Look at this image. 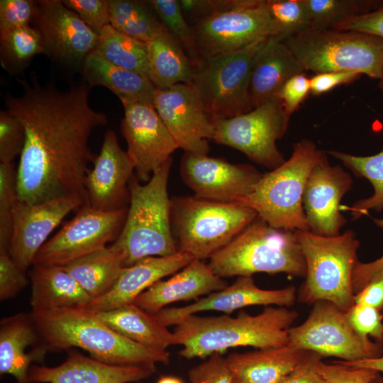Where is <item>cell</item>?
Returning <instances> with one entry per match:
<instances>
[{"instance_id":"6da1fadb","label":"cell","mask_w":383,"mask_h":383,"mask_svg":"<svg viewBox=\"0 0 383 383\" xmlns=\"http://www.w3.org/2000/svg\"><path fill=\"white\" fill-rule=\"evenodd\" d=\"M18 81L23 93L5 99L6 110L26 133L17 169L18 199L39 203L76 194L88 204L85 179L96 156L89 140L96 128L107 123L106 114L89 104L91 87L60 90L35 78Z\"/></svg>"},{"instance_id":"7a4b0ae2","label":"cell","mask_w":383,"mask_h":383,"mask_svg":"<svg viewBox=\"0 0 383 383\" xmlns=\"http://www.w3.org/2000/svg\"><path fill=\"white\" fill-rule=\"evenodd\" d=\"M298 313L284 306H266L251 315L243 311L233 317L189 316L174 326L179 355L186 359L204 358L228 348L250 346L257 349L288 345V331Z\"/></svg>"},{"instance_id":"3957f363","label":"cell","mask_w":383,"mask_h":383,"mask_svg":"<svg viewBox=\"0 0 383 383\" xmlns=\"http://www.w3.org/2000/svg\"><path fill=\"white\" fill-rule=\"evenodd\" d=\"M30 314L48 352L76 347L98 360L121 366L167 365L170 362L167 350L145 347L126 338L86 307L31 311Z\"/></svg>"},{"instance_id":"277c9868","label":"cell","mask_w":383,"mask_h":383,"mask_svg":"<svg viewBox=\"0 0 383 383\" xmlns=\"http://www.w3.org/2000/svg\"><path fill=\"white\" fill-rule=\"evenodd\" d=\"M172 158L158 168L145 184L133 176L129 182L130 202L121 231L112 243L125 257L126 267L139 260L176 253L171 228L172 202L167 184Z\"/></svg>"},{"instance_id":"5b68a950","label":"cell","mask_w":383,"mask_h":383,"mask_svg":"<svg viewBox=\"0 0 383 383\" xmlns=\"http://www.w3.org/2000/svg\"><path fill=\"white\" fill-rule=\"evenodd\" d=\"M209 265L222 278L260 272L305 277L306 270L296 231L274 228L258 216Z\"/></svg>"},{"instance_id":"8992f818","label":"cell","mask_w":383,"mask_h":383,"mask_svg":"<svg viewBox=\"0 0 383 383\" xmlns=\"http://www.w3.org/2000/svg\"><path fill=\"white\" fill-rule=\"evenodd\" d=\"M326 155L311 140L297 142L290 158L262 174L252 192L237 203L254 210L274 228L310 231L303 207L304 192L311 171Z\"/></svg>"},{"instance_id":"52a82bcc","label":"cell","mask_w":383,"mask_h":383,"mask_svg":"<svg viewBox=\"0 0 383 383\" xmlns=\"http://www.w3.org/2000/svg\"><path fill=\"white\" fill-rule=\"evenodd\" d=\"M296 232L306 267L299 301L313 305L327 301L346 312L355 304L352 275L360 246L355 233L348 230L335 236H323Z\"/></svg>"},{"instance_id":"ba28073f","label":"cell","mask_w":383,"mask_h":383,"mask_svg":"<svg viewBox=\"0 0 383 383\" xmlns=\"http://www.w3.org/2000/svg\"><path fill=\"white\" fill-rule=\"evenodd\" d=\"M171 220L178 251L194 260L211 258L257 217L252 209L196 196L171 199Z\"/></svg>"},{"instance_id":"9c48e42d","label":"cell","mask_w":383,"mask_h":383,"mask_svg":"<svg viewBox=\"0 0 383 383\" xmlns=\"http://www.w3.org/2000/svg\"><path fill=\"white\" fill-rule=\"evenodd\" d=\"M304 70L353 71L380 79L383 38L350 30L309 28L283 40Z\"/></svg>"},{"instance_id":"30bf717a","label":"cell","mask_w":383,"mask_h":383,"mask_svg":"<svg viewBox=\"0 0 383 383\" xmlns=\"http://www.w3.org/2000/svg\"><path fill=\"white\" fill-rule=\"evenodd\" d=\"M267 39L238 52L196 62L190 84L213 121L233 118L252 109L249 91L252 64Z\"/></svg>"},{"instance_id":"8fae6325","label":"cell","mask_w":383,"mask_h":383,"mask_svg":"<svg viewBox=\"0 0 383 383\" xmlns=\"http://www.w3.org/2000/svg\"><path fill=\"white\" fill-rule=\"evenodd\" d=\"M288 338V345L293 348L344 362L383 355L382 345L360 336L349 323L345 311L327 301L313 304L307 318L289 329Z\"/></svg>"},{"instance_id":"7c38bea8","label":"cell","mask_w":383,"mask_h":383,"mask_svg":"<svg viewBox=\"0 0 383 383\" xmlns=\"http://www.w3.org/2000/svg\"><path fill=\"white\" fill-rule=\"evenodd\" d=\"M265 1L238 0L233 8L192 24L198 60L238 52L257 41L277 37Z\"/></svg>"},{"instance_id":"4fadbf2b","label":"cell","mask_w":383,"mask_h":383,"mask_svg":"<svg viewBox=\"0 0 383 383\" xmlns=\"http://www.w3.org/2000/svg\"><path fill=\"white\" fill-rule=\"evenodd\" d=\"M289 118L280 100L274 98L248 112L214 121L213 140L272 170L286 161L276 143L287 132Z\"/></svg>"},{"instance_id":"5bb4252c","label":"cell","mask_w":383,"mask_h":383,"mask_svg":"<svg viewBox=\"0 0 383 383\" xmlns=\"http://www.w3.org/2000/svg\"><path fill=\"white\" fill-rule=\"evenodd\" d=\"M127 210L128 208L103 211L88 204L83 205L70 221L43 244L32 265L65 266L106 248L120 234Z\"/></svg>"},{"instance_id":"9a60e30c","label":"cell","mask_w":383,"mask_h":383,"mask_svg":"<svg viewBox=\"0 0 383 383\" xmlns=\"http://www.w3.org/2000/svg\"><path fill=\"white\" fill-rule=\"evenodd\" d=\"M153 105L179 148L195 155H208L209 140H213L216 125L192 84L157 89Z\"/></svg>"},{"instance_id":"2e32d148","label":"cell","mask_w":383,"mask_h":383,"mask_svg":"<svg viewBox=\"0 0 383 383\" xmlns=\"http://www.w3.org/2000/svg\"><path fill=\"white\" fill-rule=\"evenodd\" d=\"M123 106L121 131L127 143L126 152L137 179L148 182L179 147L152 104L137 102Z\"/></svg>"},{"instance_id":"e0dca14e","label":"cell","mask_w":383,"mask_h":383,"mask_svg":"<svg viewBox=\"0 0 383 383\" xmlns=\"http://www.w3.org/2000/svg\"><path fill=\"white\" fill-rule=\"evenodd\" d=\"M44 43L45 54L65 65L82 66L96 46L99 34L62 1H38L33 20Z\"/></svg>"},{"instance_id":"ac0fdd59","label":"cell","mask_w":383,"mask_h":383,"mask_svg":"<svg viewBox=\"0 0 383 383\" xmlns=\"http://www.w3.org/2000/svg\"><path fill=\"white\" fill-rule=\"evenodd\" d=\"M87 205L79 195H67L39 203L18 200L13 217L9 254L26 272L51 232L72 211Z\"/></svg>"},{"instance_id":"d6986e66","label":"cell","mask_w":383,"mask_h":383,"mask_svg":"<svg viewBox=\"0 0 383 383\" xmlns=\"http://www.w3.org/2000/svg\"><path fill=\"white\" fill-rule=\"evenodd\" d=\"M180 170L196 196L223 202H237L250 194L262 175L250 165L190 152L184 155Z\"/></svg>"},{"instance_id":"ffe728a7","label":"cell","mask_w":383,"mask_h":383,"mask_svg":"<svg viewBox=\"0 0 383 383\" xmlns=\"http://www.w3.org/2000/svg\"><path fill=\"white\" fill-rule=\"evenodd\" d=\"M351 175L340 165H331L326 155L307 179L303 207L313 233L335 236L347 221L340 212V201L353 185Z\"/></svg>"},{"instance_id":"44dd1931","label":"cell","mask_w":383,"mask_h":383,"mask_svg":"<svg viewBox=\"0 0 383 383\" xmlns=\"http://www.w3.org/2000/svg\"><path fill=\"white\" fill-rule=\"evenodd\" d=\"M297 299L296 289L290 285L278 289L257 286L252 276L238 277L231 285L180 307H165L153 315L164 326H176L185 318L199 312L216 311L230 314L250 306H292Z\"/></svg>"},{"instance_id":"7402d4cb","label":"cell","mask_w":383,"mask_h":383,"mask_svg":"<svg viewBox=\"0 0 383 383\" xmlns=\"http://www.w3.org/2000/svg\"><path fill=\"white\" fill-rule=\"evenodd\" d=\"M93 163L84 183L88 205L103 211L127 209L129 182L135 167L128 152L121 148L113 131L105 133L100 152Z\"/></svg>"},{"instance_id":"603a6c76","label":"cell","mask_w":383,"mask_h":383,"mask_svg":"<svg viewBox=\"0 0 383 383\" xmlns=\"http://www.w3.org/2000/svg\"><path fill=\"white\" fill-rule=\"evenodd\" d=\"M155 370L153 365H111L72 351L57 366L32 365L28 379L30 383H134L149 377Z\"/></svg>"},{"instance_id":"cb8c5ba5","label":"cell","mask_w":383,"mask_h":383,"mask_svg":"<svg viewBox=\"0 0 383 383\" xmlns=\"http://www.w3.org/2000/svg\"><path fill=\"white\" fill-rule=\"evenodd\" d=\"M193 257L177 251L167 256L148 257L126 267L111 289L103 296L92 299L87 309L104 311L133 304L143 292L163 277L174 274Z\"/></svg>"},{"instance_id":"d4e9b609","label":"cell","mask_w":383,"mask_h":383,"mask_svg":"<svg viewBox=\"0 0 383 383\" xmlns=\"http://www.w3.org/2000/svg\"><path fill=\"white\" fill-rule=\"evenodd\" d=\"M204 260H193L166 280H160L141 293L133 304L152 314L172 303L199 299L228 286Z\"/></svg>"},{"instance_id":"484cf974","label":"cell","mask_w":383,"mask_h":383,"mask_svg":"<svg viewBox=\"0 0 383 383\" xmlns=\"http://www.w3.org/2000/svg\"><path fill=\"white\" fill-rule=\"evenodd\" d=\"M305 72L282 40L277 36L268 38L252 64L249 91L252 109L277 98L289 79Z\"/></svg>"},{"instance_id":"4316f807","label":"cell","mask_w":383,"mask_h":383,"mask_svg":"<svg viewBox=\"0 0 383 383\" xmlns=\"http://www.w3.org/2000/svg\"><path fill=\"white\" fill-rule=\"evenodd\" d=\"M42 345L30 313H19L0 322V374H10L17 383H30L29 368L41 362L47 350L41 345L27 353L29 347Z\"/></svg>"},{"instance_id":"83f0119b","label":"cell","mask_w":383,"mask_h":383,"mask_svg":"<svg viewBox=\"0 0 383 383\" xmlns=\"http://www.w3.org/2000/svg\"><path fill=\"white\" fill-rule=\"evenodd\" d=\"M310 353L286 345L233 353L226 359L234 378L240 383H278L297 368Z\"/></svg>"},{"instance_id":"f1b7e54d","label":"cell","mask_w":383,"mask_h":383,"mask_svg":"<svg viewBox=\"0 0 383 383\" xmlns=\"http://www.w3.org/2000/svg\"><path fill=\"white\" fill-rule=\"evenodd\" d=\"M28 275L32 311L87 307L91 301L62 266L32 265Z\"/></svg>"},{"instance_id":"f546056e","label":"cell","mask_w":383,"mask_h":383,"mask_svg":"<svg viewBox=\"0 0 383 383\" xmlns=\"http://www.w3.org/2000/svg\"><path fill=\"white\" fill-rule=\"evenodd\" d=\"M81 67L90 87H105L119 99L122 105L137 102L153 104L157 89L149 78L113 65L94 50Z\"/></svg>"},{"instance_id":"4dcf8cb0","label":"cell","mask_w":383,"mask_h":383,"mask_svg":"<svg viewBox=\"0 0 383 383\" xmlns=\"http://www.w3.org/2000/svg\"><path fill=\"white\" fill-rule=\"evenodd\" d=\"M147 45L149 79L156 89H166L178 84L192 82L196 62L165 26Z\"/></svg>"},{"instance_id":"1f68e13d","label":"cell","mask_w":383,"mask_h":383,"mask_svg":"<svg viewBox=\"0 0 383 383\" xmlns=\"http://www.w3.org/2000/svg\"><path fill=\"white\" fill-rule=\"evenodd\" d=\"M98 319L126 338L150 348L167 350L177 345L173 332L156 317L135 304L104 311H93Z\"/></svg>"},{"instance_id":"d6a6232c","label":"cell","mask_w":383,"mask_h":383,"mask_svg":"<svg viewBox=\"0 0 383 383\" xmlns=\"http://www.w3.org/2000/svg\"><path fill=\"white\" fill-rule=\"evenodd\" d=\"M62 267L92 300L111 289L126 265L122 252L111 244Z\"/></svg>"},{"instance_id":"836d02e7","label":"cell","mask_w":383,"mask_h":383,"mask_svg":"<svg viewBox=\"0 0 383 383\" xmlns=\"http://www.w3.org/2000/svg\"><path fill=\"white\" fill-rule=\"evenodd\" d=\"M94 51L114 65L149 78L147 43L133 38L110 24L99 34Z\"/></svg>"},{"instance_id":"e575fe53","label":"cell","mask_w":383,"mask_h":383,"mask_svg":"<svg viewBox=\"0 0 383 383\" xmlns=\"http://www.w3.org/2000/svg\"><path fill=\"white\" fill-rule=\"evenodd\" d=\"M328 154L340 160L356 177H364L372 184L373 194L356 201L346 210L353 220L367 215L369 211L383 209V149L369 156L354 155L337 150H329Z\"/></svg>"},{"instance_id":"d590c367","label":"cell","mask_w":383,"mask_h":383,"mask_svg":"<svg viewBox=\"0 0 383 383\" xmlns=\"http://www.w3.org/2000/svg\"><path fill=\"white\" fill-rule=\"evenodd\" d=\"M1 66L11 74L22 72L39 54H45L39 30L30 25L17 28L0 39Z\"/></svg>"},{"instance_id":"8d00e7d4","label":"cell","mask_w":383,"mask_h":383,"mask_svg":"<svg viewBox=\"0 0 383 383\" xmlns=\"http://www.w3.org/2000/svg\"><path fill=\"white\" fill-rule=\"evenodd\" d=\"M381 1L370 0H304L310 28H333L350 17L375 9Z\"/></svg>"},{"instance_id":"74e56055","label":"cell","mask_w":383,"mask_h":383,"mask_svg":"<svg viewBox=\"0 0 383 383\" xmlns=\"http://www.w3.org/2000/svg\"><path fill=\"white\" fill-rule=\"evenodd\" d=\"M265 5L279 39L284 40L310 28L304 0H266Z\"/></svg>"},{"instance_id":"f35d334b","label":"cell","mask_w":383,"mask_h":383,"mask_svg":"<svg viewBox=\"0 0 383 383\" xmlns=\"http://www.w3.org/2000/svg\"><path fill=\"white\" fill-rule=\"evenodd\" d=\"M147 2L161 23L179 40L188 55L196 62L198 57L193 28L186 20L179 1L150 0Z\"/></svg>"},{"instance_id":"ab89813d","label":"cell","mask_w":383,"mask_h":383,"mask_svg":"<svg viewBox=\"0 0 383 383\" xmlns=\"http://www.w3.org/2000/svg\"><path fill=\"white\" fill-rule=\"evenodd\" d=\"M18 200L17 170L13 162L0 163V251L9 252L13 211Z\"/></svg>"},{"instance_id":"60d3db41","label":"cell","mask_w":383,"mask_h":383,"mask_svg":"<svg viewBox=\"0 0 383 383\" xmlns=\"http://www.w3.org/2000/svg\"><path fill=\"white\" fill-rule=\"evenodd\" d=\"M26 141L25 129L7 110L0 112V163H11L21 155Z\"/></svg>"},{"instance_id":"b9f144b4","label":"cell","mask_w":383,"mask_h":383,"mask_svg":"<svg viewBox=\"0 0 383 383\" xmlns=\"http://www.w3.org/2000/svg\"><path fill=\"white\" fill-rule=\"evenodd\" d=\"M38 10V1H0V39L11 30L30 25Z\"/></svg>"},{"instance_id":"7bdbcfd3","label":"cell","mask_w":383,"mask_h":383,"mask_svg":"<svg viewBox=\"0 0 383 383\" xmlns=\"http://www.w3.org/2000/svg\"><path fill=\"white\" fill-rule=\"evenodd\" d=\"M353 329L362 338H372L383 346V314L366 305L355 304L345 312Z\"/></svg>"},{"instance_id":"ee69618b","label":"cell","mask_w":383,"mask_h":383,"mask_svg":"<svg viewBox=\"0 0 383 383\" xmlns=\"http://www.w3.org/2000/svg\"><path fill=\"white\" fill-rule=\"evenodd\" d=\"M317 370L326 383H370L379 373L372 369L348 366L338 360L331 363L321 360Z\"/></svg>"},{"instance_id":"f6af8a7d","label":"cell","mask_w":383,"mask_h":383,"mask_svg":"<svg viewBox=\"0 0 383 383\" xmlns=\"http://www.w3.org/2000/svg\"><path fill=\"white\" fill-rule=\"evenodd\" d=\"M189 383H233V374L227 359L222 353H215L189 372Z\"/></svg>"},{"instance_id":"bcb514c9","label":"cell","mask_w":383,"mask_h":383,"mask_svg":"<svg viewBox=\"0 0 383 383\" xmlns=\"http://www.w3.org/2000/svg\"><path fill=\"white\" fill-rule=\"evenodd\" d=\"M62 2L97 34L110 24L109 0H64Z\"/></svg>"},{"instance_id":"7dc6e473","label":"cell","mask_w":383,"mask_h":383,"mask_svg":"<svg viewBox=\"0 0 383 383\" xmlns=\"http://www.w3.org/2000/svg\"><path fill=\"white\" fill-rule=\"evenodd\" d=\"M30 279L12 259L9 252L0 251V300L14 297Z\"/></svg>"},{"instance_id":"c3c4849f","label":"cell","mask_w":383,"mask_h":383,"mask_svg":"<svg viewBox=\"0 0 383 383\" xmlns=\"http://www.w3.org/2000/svg\"><path fill=\"white\" fill-rule=\"evenodd\" d=\"M310 77L304 73L289 79L277 95L285 111L291 116L310 93Z\"/></svg>"},{"instance_id":"681fc988","label":"cell","mask_w":383,"mask_h":383,"mask_svg":"<svg viewBox=\"0 0 383 383\" xmlns=\"http://www.w3.org/2000/svg\"><path fill=\"white\" fill-rule=\"evenodd\" d=\"M333 28L359 31L383 38V1L373 11L350 17Z\"/></svg>"},{"instance_id":"f907efd6","label":"cell","mask_w":383,"mask_h":383,"mask_svg":"<svg viewBox=\"0 0 383 383\" xmlns=\"http://www.w3.org/2000/svg\"><path fill=\"white\" fill-rule=\"evenodd\" d=\"M147 1L133 0H109V23L118 29L126 21L143 16L152 11Z\"/></svg>"},{"instance_id":"816d5d0a","label":"cell","mask_w":383,"mask_h":383,"mask_svg":"<svg viewBox=\"0 0 383 383\" xmlns=\"http://www.w3.org/2000/svg\"><path fill=\"white\" fill-rule=\"evenodd\" d=\"M237 0H180L179 4L184 14L196 21L213 13L233 8Z\"/></svg>"},{"instance_id":"f5cc1de1","label":"cell","mask_w":383,"mask_h":383,"mask_svg":"<svg viewBox=\"0 0 383 383\" xmlns=\"http://www.w3.org/2000/svg\"><path fill=\"white\" fill-rule=\"evenodd\" d=\"M362 74L353 71H332L316 73L310 77V94L318 96L335 87L352 82Z\"/></svg>"},{"instance_id":"db71d44e","label":"cell","mask_w":383,"mask_h":383,"mask_svg":"<svg viewBox=\"0 0 383 383\" xmlns=\"http://www.w3.org/2000/svg\"><path fill=\"white\" fill-rule=\"evenodd\" d=\"M322 357L311 352L307 358L278 383H326L317 370Z\"/></svg>"},{"instance_id":"11a10c76","label":"cell","mask_w":383,"mask_h":383,"mask_svg":"<svg viewBox=\"0 0 383 383\" xmlns=\"http://www.w3.org/2000/svg\"><path fill=\"white\" fill-rule=\"evenodd\" d=\"M375 225L383 229V218H374ZM383 272V255L370 262L357 261L353 271L352 281L354 293L361 290L375 275Z\"/></svg>"},{"instance_id":"9f6ffc18","label":"cell","mask_w":383,"mask_h":383,"mask_svg":"<svg viewBox=\"0 0 383 383\" xmlns=\"http://www.w3.org/2000/svg\"><path fill=\"white\" fill-rule=\"evenodd\" d=\"M355 304L369 306L383 312V272L375 275L355 294Z\"/></svg>"},{"instance_id":"6f0895ef","label":"cell","mask_w":383,"mask_h":383,"mask_svg":"<svg viewBox=\"0 0 383 383\" xmlns=\"http://www.w3.org/2000/svg\"><path fill=\"white\" fill-rule=\"evenodd\" d=\"M338 361L348 366L372 369L383 374V355L378 357L365 359L355 362Z\"/></svg>"},{"instance_id":"680465c9","label":"cell","mask_w":383,"mask_h":383,"mask_svg":"<svg viewBox=\"0 0 383 383\" xmlns=\"http://www.w3.org/2000/svg\"><path fill=\"white\" fill-rule=\"evenodd\" d=\"M156 383H184L183 381L174 376L165 375L161 376Z\"/></svg>"},{"instance_id":"91938a15","label":"cell","mask_w":383,"mask_h":383,"mask_svg":"<svg viewBox=\"0 0 383 383\" xmlns=\"http://www.w3.org/2000/svg\"><path fill=\"white\" fill-rule=\"evenodd\" d=\"M370 383H383V374L379 373Z\"/></svg>"},{"instance_id":"94428289","label":"cell","mask_w":383,"mask_h":383,"mask_svg":"<svg viewBox=\"0 0 383 383\" xmlns=\"http://www.w3.org/2000/svg\"><path fill=\"white\" fill-rule=\"evenodd\" d=\"M379 87L383 91V75L380 79H379Z\"/></svg>"},{"instance_id":"6125c7cd","label":"cell","mask_w":383,"mask_h":383,"mask_svg":"<svg viewBox=\"0 0 383 383\" xmlns=\"http://www.w3.org/2000/svg\"><path fill=\"white\" fill-rule=\"evenodd\" d=\"M233 383H240V382L234 378V380H233Z\"/></svg>"}]
</instances>
